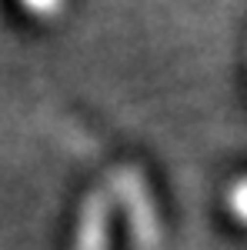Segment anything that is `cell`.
Here are the masks:
<instances>
[{"label":"cell","instance_id":"1","mask_svg":"<svg viewBox=\"0 0 247 250\" xmlns=\"http://www.w3.org/2000/svg\"><path fill=\"white\" fill-rule=\"evenodd\" d=\"M27 3H30L34 10H50V7H54L57 0H27Z\"/></svg>","mask_w":247,"mask_h":250}]
</instances>
